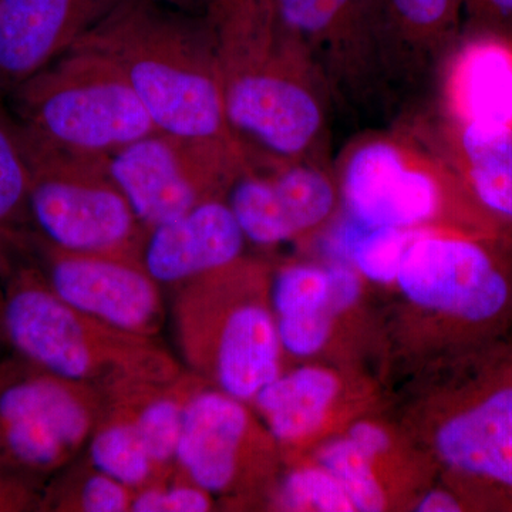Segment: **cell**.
<instances>
[{"instance_id":"obj_1","label":"cell","mask_w":512,"mask_h":512,"mask_svg":"<svg viewBox=\"0 0 512 512\" xmlns=\"http://www.w3.org/2000/svg\"><path fill=\"white\" fill-rule=\"evenodd\" d=\"M207 10L225 113L254 164L319 158L330 93L308 47L269 0H222Z\"/></svg>"},{"instance_id":"obj_2","label":"cell","mask_w":512,"mask_h":512,"mask_svg":"<svg viewBox=\"0 0 512 512\" xmlns=\"http://www.w3.org/2000/svg\"><path fill=\"white\" fill-rule=\"evenodd\" d=\"M73 49L113 63L161 133L244 147L225 113L217 35L208 10L192 13L160 0H123Z\"/></svg>"},{"instance_id":"obj_3","label":"cell","mask_w":512,"mask_h":512,"mask_svg":"<svg viewBox=\"0 0 512 512\" xmlns=\"http://www.w3.org/2000/svg\"><path fill=\"white\" fill-rule=\"evenodd\" d=\"M407 436L471 511L512 512V343L446 357L410 410Z\"/></svg>"},{"instance_id":"obj_4","label":"cell","mask_w":512,"mask_h":512,"mask_svg":"<svg viewBox=\"0 0 512 512\" xmlns=\"http://www.w3.org/2000/svg\"><path fill=\"white\" fill-rule=\"evenodd\" d=\"M406 330L441 359L503 338L512 323V244L470 232L417 231L393 284Z\"/></svg>"},{"instance_id":"obj_5","label":"cell","mask_w":512,"mask_h":512,"mask_svg":"<svg viewBox=\"0 0 512 512\" xmlns=\"http://www.w3.org/2000/svg\"><path fill=\"white\" fill-rule=\"evenodd\" d=\"M0 288V336L12 355L46 372L96 387L165 383L185 367L157 338L107 325L64 303L35 264L5 272Z\"/></svg>"},{"instance_id":"obj_6","label":"cell","mask_w":512,"mask_h":512,"mask_svg":"<svg viewBox=\"0 0 512 512\" xmlns=\"http://www.w3.org/2000/svg\"><path fill=\"white\" fill-rule=\"evenodd\" d=\"M271 272V265L244 255L177 286L171 303L185 369L248 404L285 369Z\"/></svg>"},{"instance_id":"obj_7","label":"cell","mask_w":512,"mask_h":512,"mask_svg":"<svg viewBox=\"0 0 512 512\" xmlns=\"http://www.w3.org/2000/svg\"><path fill=\"white\" fill-rule=\"evenodd\" d=\"M335 177L340 204L360 224L500 238L434 144L406 134H365L342 151Z\"/></svg>"},{"instance_id":"obj_8","label":"cell","mask_w":512,"mask_h":512,"mask_svg":"<svg viewBox=\"0 0 512 512\" xmlns=\"http://www.w3.org/2000/svg\"><path fill=\"white\" fill-rule=\"evenodd\" d=\"M12 93L23 130L66 153L110 157L160 131L126 77L90 50H70Z\"/></svg>"},{"instance_id":"obj_9","label":"cell","mask_w":512,"mask_h":512,"mask_svg":"<svg viewBox=\"0 0 512 512\" xmlns=\"http://www.w3.org/2000/svg\"><path fill=\"white\" fill-rule=\"evenodd\" d=\"M22 133L37 237L64 251L141 262L148 229L111 178L109 157L66 153Z\"/></svg>"},{"instance_id":"obj_10","label":"cell","mask_w":512,"mask_h":512,"mask_svg":"<svg viewBox=\"0 0 512 512\" xmlns=\"http://www.w3.org/2000/svg\"><path fill=\"white\" fill-rule=\"evenodd\" d=\"M175 468L218 507L266 510L284 458L251 404L201 380L185 407Z\"/></svg>"},{"instance_id":"obj_11","label":"cell","mask_w":512,"mask_h":512,"mask_svg":"<svg viewBox=\"0 0 512 512\" xmlns=\"http://www.w3.org/2000/svg\"><path fill=\"white\" fill-rule=\"evenodd\" d=\"M103 400L96 387L0 359V467L45 487L82 456Z\"/></svg>"},{"instance_id":"obj_12","label":"cell","mask_w":512,"mask_h":512,"mask_svg":"<svg viewBox=\"0 0 512 512\" xmlns=\"http://www.w3.org/2000/svg\"><path fill=\"white\" fill-rule=\"evenodd\" d=\"M107 165L148 231L201 202L225 200L239 175L255 167L244 147L161 131L111 154Z\"/></svg>"},{"instance_id":"obj_13","label":"cell","mask_w":512,"mask_h":512,"mask_svg":"<svg viewBox=\"0 0 512 512\" xmlns=\"http://www.w3.org/2000/svg\"><path fill=\"white\" fill-rule=\"evenodd\" d=\"M308 47L330 94L355 106L396 79L383 0H269Z\"/></svg>"},{"instance_id":"obj_14","label":"cell","mask_w":512,"mask_h":512,"mask_svg":"<svg viewBox=\"0 0 512 512\" xmlns=\"http://www.w3.org/2000/svg\"><path fill=\"white\" fill-rule=\"evenodd\" d=\"M29 252L49 288L76 311L147 338H157L163 329V286L141 262L64 251L36 234Z\"/></svg>"},{"instance_id":"obj_15","label":"cell","mask_w":512,"mask_h":512,"mask_svg":"<svg viewBox=\"0 0 512 512\" xmlns=\"http://www.w3.org/2000/svg\"><path fill=\"white\" fill-rule=\"evenodd\" d=\"M369 402V386L353 372L311 360L285 367L249 404L278 443L285 464L343 431Z\"/></svg>"},{"instance_id":"obj_16","label":"cell","mask_w":512,"mask_h":512,"mask_svg":"<svg viewBox=\"0 0 512 512\" xmlns=\"http://www.w3.org/2000/svg\"><path fill=\"white\" fill-rule=\"evenodd\" d=\"M123 0H0V87L15 90L66 55Z\"/></svg>"},{"instance_id":"obj_17","label":"cell","mask_w":512,"mask_h":512,"mask_svg":"<svg viewBox=\"0 0 512 512\" xmlns=\"http://www.w3.org/2000/svg\"><path fill=\"white\" fill-rule=\"evenodd\" d=\"M247 242L227 200L218 198L150 229L141 264L154 281L174 289L238 261Z\"/></svg>"},{"instance_id":"obj_18","label":"cell","mask_w":512,"mask_h":512,"mask_svg":"<svg viewBox=\"0 0 512 512\" xmlns=\"http://www.w3.org/2000/svg\"><path fill=\"white\" fill-rule=\"evenodd\" d=\"M446 119L512 127V35L468 29L446 53L441 76Z\"/></svg>"},{"instance_id":"obj_19","label":"cell","mask_w":512,"mask_h":512,"mask_svg":"<svg viewBox=\"0 0 512 512\" xmlns=\"http://www.w3.org/2000/svg\"><path fill=\"white\" fill-rule=\"evenodd\" d=\"M434 147L495 234L512 244V127L444 119Z\"/></svg>"},{"instance_id":"obj_20","label":"cell","mask_w":512,"mask_h":512,"mask_svg":"<svg viewBox=\"0 0 512 512\" xmlns=\"http://www.w3.org/2000/svg\"><path fill=\"white\" fill-rule=\"evenodd\" d=\"M269 296L285 359L311 362L335 345L345 320L332 306L328 265L292 261L272 266Z\"/></svg>"},{"instance_id":"obj_21","label":"cell","mask_w":512,"mask_h":512,"mask_svg":"<svg viewBox=\"0 0 512 512\" xmlns=\"http://www.w3.org/2000/svg\"><path fill=\"white\" fill-rule=\"evenodd\" d=\"M397 79L433 66L460 37L466 0H383Z\"/></svg>"},{"instance_id":"obj_22","label":"cell","mask_w":512,"mask_h":512,"mask_svg":"<svg viewBox=\"0 0 512 512\" xmlns=\"http://www.w3.org/2000/svg\"><path fill=\"white\" fill-rule=\"evenodd\" d=\"M104 394L103 407L83 454L94 467L131 490L167 480L151 460L126 404L114 394Z\"/></svg>"},{"instance_id":"obj_23","label":"cell","mask_w":512,"mask_h":512,"mask_svg":"<svg viewBox=\"0 0 512 512\" xmlns=\"http://www.w3.org/2000/svg\"><path fill=\"white\" fill-rule=\"evenodd\" d=\"M268 171L276 198L296 241L318 234L342 207L335 173H330L319 158L269 165Z\"/></svg>"},{"instance_id":"obj_24","label":"cell","mask_w":512,"mask_h":512,"mask_svg":"<svg viewBox=\"0 0 512 512\" xmlns=\"http://www.w3.org/2000/svg\"><path fill=\"white\" fill-rule=\"evenodd\" d=\"M32 171L18 120L0 109V255L28 252L32 242L29 192Z\"/></svg>"},{"instance_id":"obj_25","label":"cell","mask_w":512,"mask_h":512,"mask_svg":"<svg viewBox=\"0 0 512 512\" xmlns=\"http://www.w3.org/2000/svg\"><path fill=\"white\" fill-rule=\"evenodd\" d=\"M303 457L312 458L335 476L356 512L402 510L375 461L343 431L320 441Z\"/></svg>"},{"instance_id":"obj_26","label":"cell","mask_w":512,"mask_h":512,"mask_svg":"<svg viewBox=\"0 0 512 512\" xmlns=\"http://www.w3.org/2000/svg\"><path fill=\"white\" fill-rule=\"evenodd\" d=\"M134 490L94 467L84 454L43 487L40 511L130 512Z\"/></svg>"},{"instance_id":"obj_27","label":"cell","mask_w":512,"mask_h":512,"mask_svg":"<svg viewBox=\"0 0 512 512\" xmlns=\"http://www.w3.org/2000/svg\"><path fill=\"white\" fill-rule=\"evenodd\" d=\"M417 231L369 227L346 215L335 237V261L346 262L366 282L393 286L404 251Z\"/></svg>"},{"instance_id":"obj_28","label":"cell","mask_w":512,"mask_h":512,"mask_svg":"<svg viewBox=\"0 0 512 512\" xmlns=\"http://www.w3.org/2000/svg\"><path fill=\"white\" fill-rule=\"evenodd\" d=\"M225 200L248 242L272 248L296 241L295 232L276 198L271 178L258 167L239 175Z\"/></svg>"},{"instance_id":"obj_29","label":"cell","mask_w":512,"mask_h":512,"mask_svg":"<svg viewBox=\"0 0 512 512\" xmlns=\"http://www.w3.org/2000/svg\"><path fill=\"white\" fill-rule=\"evenodd\" d=\"M266 510L356 512L349 495L325 467L309 457L284 464Z\"/></svg>"},{"instance_id":"obj_30","label":"cell","mask_w":512,"mask_h":512,"mask_svg":"<svg viewBox=\"0 0 512 512\" xmlns=\"http://www.w3.org/2000/svg\"><path fill=\"white\" fill-rule=\"evenodd\" d=\"M217 508L210 493L175 468L167 480L134 491L130 512H208Z\"/></svg>"},{"instance_id":"obj_31","label":"cell","mask_w":512,"mask_h":512,"mask_svg":"<svg viewBox=\"0 0 512 512\" xmlns=\"http://www.w3.org/2000/svg\"><path fill=\"white\" fill-rule=\"evenodd\" d=\"M42 485L0 467V512L40 511Z\"/></svg>"},{"instance_id":"obj_32","label":"cell","mask_w":512,"mask_h":512,"mask_svg":"<svg viewBox=\"0 0 512 512\" xmlns=\"http://www.w3.org/2000/svg\"><path fill=\"white\" fill-rule=\"evenodd\" d=\"M464 15L470 29L497 30L512 35V0H466Z\"/></svg>"},{"instance_id":"obj_33","label":"cell","mask_w":512,"mask_h":512,"mask_svg":"<svg viewBox=\"0 0 512 512\" xmlns=\"http://www.w3.org/2000/svg\"><path fill=\"white\" fill-rule=\"evenodd\" d=\"M412 511L463 512L471 511L463 495L447 484L429 485L414 501Z\"/></svg>"},{"instance_id":"obj_34","label":"cell","mask_w":512,"mask_h":512,"mask_svg":"<svg viewBox=\"0 0 512 512\" xmlns=\"http://www.w3.org/2000/svg\"><path fill=\"white\" fill-rule=\"evenodd\" d=\"M160 2L173 6V8L185 10V12H207V2L205 0H160Z\"/></svg>"},{"instance_id":"obj_35","label":"cell","mask_w":512,"mask_h":512,"mask_svg":"<svg viewBox=\"0 0 512 512\" xmlns=\"http://www.w3.org/2000/svg\"><path fill=\"white\" fill-rule=\"evenodd\" d=\"M6 271H8V266H6V262L3 261V256L0 255V276L5 275Z\"/></svg>"},{"instance_id":"obj_36","label":"cell","mask_w":512,"mask_h":512,"mask_svg":"<svg viewBox=\"0 0 512 512\" xmlns=\"http://www.w3.org/2000/svg\"><path fill=\"white\" fill-rule=\"evenodd\" d=\"M207 2V8L210 5H214V3L222 2V0H205Z\"/></svg>"},{"instance_id":"obj_37","label":"cell","mask_w":512,"mask_h":512,"mask_svg":"<svg viewBox=\"0 0 512 512\" xmlns=\"http://www.w3.org/2000/svg\"><path fill=\"white\" fill-rule=\"evenodd\" d=\"M2 346H5V343H3L2 336H0V349H2ZM2 359V357H0Z\"/></svg>"}]
</instances>
